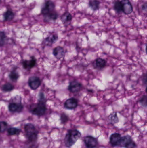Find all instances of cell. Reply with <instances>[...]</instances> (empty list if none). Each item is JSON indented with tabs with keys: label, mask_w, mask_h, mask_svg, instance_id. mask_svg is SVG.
Returning a JSON list of instances; mask_svg holds the SVG:
<instances>
[{
	"label": "cell",
	"mask_w": 147,
	"mask_h": 148,
	"mask_svg": "<svg viewBox=\"0 0 147 148\" xmlns=\"http://www.w3.org/2000/svg\"><path fill=\"white\" fill-rule=\"evenodd\" d=\"M45 98L42 92L39 94V102L36 104H32L30 108V111L33 114L41 116L44 115L46 112Z\"/></svg>",
	"instance_id": "obj_1"
},
{
	"label": "cell",
	"mask_w": 147,
	"mask_h": 148,
	"mask_svg": "<svg viewBox=\"0 0 147 148\" xmlns=\"http://www.w3.org/2000/svg\"><path fill=\"white\" fill-rule=\"evenodd\" d=\"M81 134L77 130H70L67 132L64 138V143L66 147H70L79 140Z\"/></svg>",
	"instance_id": "obj_2"
},
{
	"label": "cell",
	"mask_w": 147,
	"mask_h": 148,
	"mask_svg": "<svg viewBox=\"0 0 147 148\" xmlns=\"http://www.w3.org/2000/svg\"><path fill=\"white\" fill-rule=\"evenodd\" d=\"M24 130L26 136L29 142H34L37 140L39 132L33 124L30 123L26 124L24 127Z\"/></svg>",
	"instance_id": "obj_3"
},
{
	"label": "cell",
	"mask_w": 147,
	"mask_h": 148,
	"mask_svg": "<svg viewBox=\"0 0 147 148\" xmlns=\"http://www.w3.org/2000/svg\"><path fill=\"white\" fill-rule=\"evenodd\" d=\"M118 147L125 148H136L137 145L129 135L124 136L121 137L118 144Z\"/></svg>",
	"instance_id": "obj_4"
},
{
	"label": "cell",
	"mask_w": 147,
	"mask_h": 148,
	"mask_svg": "<svg viewBox=\"0 0 147 148\" xmlns=\"http://www.w3.org/2000/svg\"><path fill=\"white\" fill-rule=\"evenodd\" d=\"M55 5L54 2L51 0L46 1L41 10V13L45 15L55 11Z\"/></svg>",
	"instance_id": "obj_5"
},
{
	"label": "cell",
	"mask_w": 147,
	"mask_h": 148,
	"mask_svg": "<svg viewBox=\"0 0 147 148\" xmlns=\"http://www.w3.org/2000/svg\"><path fill=\"white\" fill-rule=\"evenodd\" d=\"M41 80L39 77L35 76L29 77L28 80V84L29 87L31 89L33 90L39 88L41 84Z\"/></svg>",
	"instance_id": "obj_6"
},
{
	"label": "cell",
	"mask_w": 147,
	"mask_h": 148,
	"mask_svg": "<svg viewBox=\"0 0 147 148\" xmlns=\"http://www.w3.org/2000/svg\"><path fill=\"white\" fill-rule=\"evenodd\" d=\"M84 142L87 148H95L98 144L97 140L91 136L85 137Z\"/></svg>",
	"instance_id": "obj_7"
},
{
	"label": "cell",
	"mask_w": 147,
	"mask_h": 148,
	"mask_svg": "<svg viewBox=\"0 0 147 148\" xmlns=\"http://www.w3.org/2000/svg\"><path fill=\"white\" fill-rule=\"evenodd\" d=\"M9 110L13 113H20L23 110V106L21 102L10 103L8 106Z\"/></svg>",
	"instance_id": "obj_8"
},
{
	"label": "cell",
	"mask_w": 147,
	"mask_h": 148,
	"mask_svg": "<svg viewBox=\"0 0 147 148\" xmlns=\"http://www.w3.org/2000/svg\"><path fill=\"white\" fill-rule=\"evenodd\" d=\"M122 12L125 14L129 15L133 12V7L129 0H122Z\"/></svg>",
	"instance_id": "obj_9"
},
{
	"label": "cell",
	"mask_w": 147,
	"mask_h": 148,
	"mask_svg": "<svg viewBox=\"0 0 147 148\" xmlns=\"http://www.w3.org/2000/svg\"><path fill=\"white\" fill-rule=\"evenodd\" d=\"M82 88V84L77 81H73L70 82L68 86V90L71 93L79 92Z\"/></svg>",
	"instance_id": "obj_10"
},
{
	"label": "cell",
	"mask_w": 147,
	"mask_h": 148,
	"mask_svg": "<svg viewBox=\"0 0 147 148\" xmlns=\"http://www.w3.org/2000/svg\"><path fill=\"white\" fill-rule=\"evenodd\" d=\"M78 105V102L77 100L74 97H71L66 101L64 106L67 109L73 110L77 108Z\"/></svg>",
	"instance_id": "obj_11"
},
{
	"label": "cell",
	"mask_w": 147,
	"mask_h": 148,
	"mask_svg": "<svg viewBox=\"0 0 147 148\" xmlns=\"http://www.w3.org/2000/svg\"><path fill=\"white\" fill-rule=\"evenodd\" d=\"M36 63V60L34 56H32L29 60H24L22 62L23 68L26 70H30L35 66Z\"/></svg>",
	"instance_id": "obj_12"
},
{
	"label": "cell",
	"mask_w": 147,
	"mask_h": 148,
	"mask_svg": "<svg viewBox=\"0 0 147 148\" xmlns=\"http://www.w3.org/2000/svg\"><path fill=\"white\" fill-rule=\"evenodd\" d=\"M53 54L54 55L55 58L58 60L61 59L64 57L65 55L64 49V48L60 46L54 49L53 50Z\"/></svg>",
	"instance_id": "obj_13"
},
{
	"label": "cell",
	"mask_w": 147,
	"mask_h": 148,
	"mask_svg": "<svg viewBox=\"0 0 147 148\" xmlns=\"http://www.w3.org/2000/svg\"><path fill=\"white\" fill-rule=\"evenodd\" d=\"M93 65L94 67L96 69H102L106 66L107 61L104 59L98 58L95 60Z\"/></svg>",
	"instance_id": "obj_14"
},
{
	"label": "cell",
	"mask_w": 147,
	"mask_h": 148,
	"mask_svg": "<svg viewBox=\"0 0 147 148\" xmlns=\"http://www.w3.org/2000/svg\"><path fill=\"white\" fill-rule=\"evenodd\" d=\"M121 136L120 134L114 133L112 134L110 137V142L113 147L118 146V143L120 141Z\"/></svg>",
	"instance_id": "obj_15"
},
{
	"label": "cell",
	"mask_w": 147,
	"mask_h": 148,
	"mask_svg": "<svg viewBox=\"0 0 147 148\" xmlns=\"http://www.w3.org/2000/svg\"><path fill=\"white\" fill-rule=\"evenodd\" d=\"M58 39V36L56 34H53L47 36L44 40L43 43L46 46H51L55 43Z\"/></svg>",
	"instance_id": "obj_16"
},
{
	"label": "cell",
	"mask_w": 147,
	"mask_h": 148,
	"mask_svg": "<svg viewBox=\"0 0 147 148\" xmlns=\"http://www.w3.org/2000/svg\"><path fill=\"white\" fill-rule=\"evenodd\" d=\"M72 20V16L68 12L64 13L61 16V21L64 25L70 23Z\"/></svg>",
	"instance_id": "obj_17"
},
{
	"label": "cell",
	"mask_w": 147,
	"mask_h": 148,
	"mask_svg": "<svg viewBox=\"0 0 147 148\" xmlns=\"http://www.w3.org/2000/svg\"><path fill=\"white\" fill-rule=\"evenodd\" d=\"M44 16L45 21L48 22L51 21H56L58 17V15L56 11H54L50 14L44 15Z\"/></svg>",
	"instance_id": "obj_18"
},
{
	"label": "cell",
	"mask_w": 147,
	"mask_h": 148,
	"mask_svg": "<svg viewBox=\"0 0 147 148\" xmlns=\"http://www.w3.org/2000/svg\"><path fill=\"white\" fill-rule=\"evenodd\" d=\"M15 14L10 10H8L3 14V18L5 21H10L14 18Z\"/></svg>",
	"instance_id": "obj_19"
},
{
	"label": "cell",
	"mask_w": 147,
	"mask_h": 148,
	"mask_svg": "<svg viewBox=\"0 0 147 148\" xmlns=\"http://www.w3.org/2000/svg\"><path fill=\"white\" fill-rule=\"evenodd\" d=\"M89 6L94 11L99 9L100 2L98 0H90Z\"/></svg>",
	"instance_id": "obj_20"
},
{
	"label": "cell",
	"mask_w": 147,
	"mask_h": 148,
	"mask_svg": "<svg viewBox=\"0 0 147 148\" xmlns=\"http://www.w3.org/2000/svg\"><path fill=\"white\" fill-rule=\"evenodd\" d=\"M8 135L9 136L18 135L20 134V130L15 127H10L7 130Z\"/></svg>",
	"instance_id": "obj_21"
},
{
	"label": "cell",
	"mask_w": 147,
	"mask_h": 148,
	"mask_svg": "<svg viewBox=\"0 0 147 148\" xmlns=\"http://www.w3.org/2000/svg\"><path fill=\"white\" fill-rule=\"evenodd\" d=\"M109 120L112 124L117 123L119 122V119L117 116V113L116 112H114L110 114L109 116Z\"/></svg>",
	"instance_id": "obj_22"
},
{
	"label": "cell",
	"mask_w": 147,
	"mask_h": 148,
	"mask_svg": "<svg viewBox=\"0 0 147 148\" xmlns=\"http://www.w3.org/2000/svg\"><path fill=\"white\" fill-rule=\"evenodd\" d=\"M19 77H20V75H19V74L16 72L15 70L11 71L9 75V78L13 82L17 81Z\"/></svg>",
	"instance_id": "obj_23"
},
{
	"label": "cell",
	"mask_w": 147,
	"mask_h": 148,
	"mask_svg": "<svg viewBox=\"0 0 147 148\" xmlns=\"http://www.w3.org/2000/svg\"><path fill=\"white\" fill-rule=\"evenodd\" d=\"M7 41V36L5 32L0 31V47H3Z\"/></svg>",
	"instance_id": "obj_24"
},
{
	"label": "cell",
	"mask_w": 147,
	"mask_h": 148,
	"mask_svg": "<svg viewBox=\"0 0 147 148\" xmlns=\"http://www.w3.org/2000/svg\"><path fill=\"white\" fill-rule=\"evenodd\" d=\"M14 88V86L12 85L11 84L9 83H7L3 85L2 87V89L3 91H6V92H9L13 90Z\"/></svg>",
	"instance_id": "obj_25"
},
{
	"label": "cell",
	"mask_w": 147,
	"mask_h": 148,
	"mask_svg": "<svg viewBox=\"0 0 147 148\" xmlns=\"http://www.w3.org/2000/svg\"><path fill=\"white\" fill-rule=\"evenodd\" d=\"M114 8L115 10L117 13H120L122 12V5L121 1H116L115 2Z\"/></svg>",
	"instance_id": "obj_26"
},
{
	"label": "cell",
	"mask_w": 147,
	"mask_h": 148,
	"mask_svg": "<svg viewBox=\"0 0 147 148\" xmlns=\"http://www.w3.org/2000/svg\"><path fill=\"white\" fill-rule=\"evenodd\" d=\"M8 124L4 121H0V133H3L7 130Z\"/></svg>",
	"instance_id": "obj_27"
},
{
	"label": "cell",
	"mask_w": 147,
	"mask_h": 148,
	"mask_svg": "<svg viewBox=\"0 0 147 148\" xmlns=\"http://www.w3.org/2000/svg\"><path fill=\"white\" fill-rule=\"evenodd\" d=\"M139 102L141 106L144 108H146L147 105V97L146 95H144L140 99Z\"/></svg>",
	"instance_id": "obj_28"
},
{
	"label": "cell",
	"mask_w": 147,
	"mask_h": 148,
	"mask_svg": "<svg viewBox=\"0 0 147 148\" xmlns=\"http://www.w3.org/2000/svg\"><path fill=\"white\" fill-rule=\"evenodd\" d=\"M69 117L66 114L64 113L61 114V116H60V121H61V123H63V124L66 123L69 121Z\"/></svg>",
	"instance_id": "obj_29"
},
{
	"label": "cell",
	"mask_w": 147,
	"mask_h": 148,
	"mask_svg": "<svg viewBox=\"0 0 147 148\" xmlns=\"http://www.w3.org/2000/svg\"><path fill=\"white\" fill-rule=\"evenodd\" d=\"M143 84H145L146 87L147 86V75L146 74H145L144 76L143 77Z\"/></svg>",
	"instance_id": "obj_30"
},
{
	"label": "cell",
	"mask_w": 147,
	"mask_h": 148,
	"mask_svg": "<svg viewBox=\"0 0 147 148\" xmlns=\"http://www.w3.org/2000/svg\"><path fill=\"white\" fill-rule=\"evenodd\" d=\"M147 7V5L146 3H144V4L142 5V10L144 12H146Z\"/></svg>",
	"instance_id": "obj_31"
}]
</instances>
